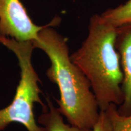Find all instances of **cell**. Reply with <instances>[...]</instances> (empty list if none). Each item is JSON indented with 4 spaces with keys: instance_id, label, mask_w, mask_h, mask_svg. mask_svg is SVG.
Instances as JSON below:
<instances>
[{
    "instance_id": "cell-1",
    "label": "cell",
    "mask_w": 131,
    "mask_h": 131,
    "mask_svg": "<svg viewBox=\"0 0 131 131\" xmlns=\"http://www.w3.org/2000/svg\"><path fill=\"white\" fill-rule=\"evenodd\" d=\"M61 21L54 18L39 32L33 45L45 52L51 63L46 75L58 87V110L71 125L92 129L100 111L89 80L71 60L67 40L53 29Z\"/></svg>"
},
{
    "instance_id": "cell-6",
    "label": "cell",
    "mask_w": 131,
    "mask_h": 131,
    "mask_svg": "<svg viewBox=\"0 0 131 131\" xmlns=\"http://www.w3.org/2000/svg\"><path fill=\"white\" fill-rule=\"evenodd\" d=\"M47 108L44 107L43 112L38 119L39 124L46 131H92V129H83L64 122L63 117L58 109L54 106L49 98L46 99Z\"/></svg>"
},
{
    "instance_id": "cell-5",
    "label": "cell",
    "mask_w": 131,
    "mask_h": 131,
    "mask_svg": "<svg viewBox=\"0 0 131 131\" xmlns=\"http://www.w3.org/2000/svg\"><path fill=\"white\" fill-rule=\"evenodd\" d=\"M115 47L123 73L124 100L117 108V112L123 115H127L131 114V24L117 27Z\"/></svg>"
},
{
    "instance_id": "cell-2",
    "label": "cell",
    "mask_w": 131,
    "mask_h": 131,
    "mask_svg": "<svg viewBox=\"0 0 131 131\" xmlns=\"http://www.w3.org/2000/svg\"><path fill=\"white\" fill-rule=\"evenodd\" d=\"M88 30L70 58L89 80L100 111H106L124 100L123 73L115 47L117 28L95 14L90 19Z\"/></svg>"
},
{
    "instance_id": "cell-8",
    "label": "cell",
    "mask_w": 131,
    "mask_h": 131,
    "mask_svg": "<svg viewBox=\"0 0 131 131\" xmlns=\"http://www.w3.org/2000/svg\"><path fill=\"white\" fill-rule=\"evenodd\" d=\"M106 111L112 122L113 131H131V114H119L115 105H111Z\"/></svg>"
},
{
    "instance_id": "cell-7",
    "label": "cell",
    "mask_w": 131,
    "mask_h": 131,
    "mask_svg": "<svg viewBox=\"0 0 131 131\" xmlns=\"http://www.w3.org/2000/svg\"><path fill=\"white\" fill-rule=\"evenodd\" d=\"M100 16L103 20L116 28L131 24V0L115 8L106 10Z\"/></svg>"
},
{
    "instance_id": "cell-3",
    "label": "cell",
    "mask_w": 131,
    "mask_h": 131,
    "mask_svg": "<svg viewBox=\"0 0 131 131\" xmlns=\"http://www.w3.org/2000/svg\"><path fill=\"white\" fill-rule=\"evenodd\" d=\"M0 43L11 50L17 58L20 68V80L12 103L0 110V131L12 123H18L28 131H46L36 122L34 113L35 103L45 105L40 98L39 78L33 66L32 56L35 49L32 41H18L11 38L0 35Z\"/></svg>"
},
{
    "instance_id": "cell-10",
    "label": "cell",
    "mask_w": 131,
    "mask_h": 131,
    "mask_svg": "<svg viewBox=\"0 0 131 131\" xmlns=\"http://www.w3.org/2000/svg\"><path fill=\"white\" fill-rule=\"evenodd\" d=\"M0 44H1V43H0Z\"/></svg>"
},
{
    "instance_id": "cell-4",
    "label": "cell",
    "mask_w": 131,
    "mask_h": 131,
    "mask_svg": "<svg viewBox=\"0 0 131 131\" xmlns=\"http://www.w3.org/2000/svg\"><path fill=\"white\" fill-rule=\"evenodd\" d=\"M46 26L33 22L20 0H0V35L18 41H34Z\"/></svg>"
},
{
    "instance_id": "cell-9",
    "label": "cell",
    "mask_w": 131,
    "mask_h": 131,
    "mask_svg": "<svg viewBox=\"0 0 131 131\" xmlns=\"http://www.w3.org/2000/svg\"><path fill=\"white\" fill-rule=\"evenodd\" d=\"M92 131H113L112 122L107 111H100L99 117L92 128Z\"/></svg>"
}]
</instances>
